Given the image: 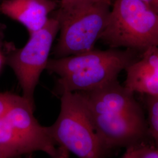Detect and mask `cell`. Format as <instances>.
I'll return each instance as SVG.
<instances>
[{
	"instance_id": "cell-1",
	"label": "cell",
	"mask_w": 158,
	"mask_h": 158,
	"mask_svg": "<svg viewBox=\"0 0 158 158\" xmlns=\"http://www.w3.org/2000/svg\"><path fill=\"white\" fill-rule=\"evenodd\" d=\"M77 92L108 151L141 144L149 135L147 119L135 93L118 80L95 90Z\"/></svg>"
},
{
	"instance_id": "cell-2",
	"label": "cell",
	"mask_w": 158,
	"mask_h": 158,
	"mask_svg": "<svg viewBox=\"0 0 158 158\" xmlns=\"http://www.w3.org/2000/svg\"><path fill=\"white\" fill-rule=\"evenodd\" d=\"M139 53L125 49L93 50L76 55L49 60L46 69L57 74L55 93L93 90L118 80L139 57Z\"/></svg>"
},
{
	"instance_id": "cell-3",
	"label": "cell",
	"mask_w": 158,
	"mask_h": 158,
	"mask_svg": "<svg viewBox=\"0 0 158 158\" xmlns=\"http://www.w3.org/2000/svg\"><path fill=\"white\" fill-rule=\"evenodd\" d=\"M110 48L143 53L158 46V15L141 0H112L100 40Z\"/></svg>"
},
{
	"instance_id": "cell-4",
	"label": "cell",
	"mask_w": 158,
	"mask_h": 158,
	"mask_svg": "<svg viewBox=\"0 0 158 158\" xmlns=\"http://www.w3.org/2000/svg\"><path fill=\"white\" fill-rule=\"evenodd\" d=\"M111 5L104 2H82L59 6L52 13L60 25V36L52 54L60 58L94 49L110 14Z\"/></svg>"
},
{
	"instance_id": "cell-5",
	"label": "cell",
	"mask_w": 158,
	"mask_h": 158,
	"mask_svg": "<svg viewBox=\"0 0 158 158\" xmlns=\"http://www.w3.org/2000/svg\"><path fill=\"white\" fill-rule=\"evenodd\" d=\"M61 107L55 123L47 127L59 146L79 158H105L108 151L97 135L84 100L77 92L60 96Z\"/></svg>"
},
{
	"instance_id": "cell-6",
	"label": "cell",
	"mask_w": 158,
	"mask_h": 158,
	"mask_svg": "<svg viewBox=\"0 0 158 158\" xmlns=\"http://www.w3.org/2000/svg\"><path fill=\"white\" fill-rule=\"evenodd\" d=\"M34 108L22 96L0 119V147L9 158L36 151L55 155L56 144L34 117Z\"/></svg>"
},
{
	"instance_id": "cell-7",
	"label": "cell",
	"mask_w": 158,
	"mask_h": 158,
	"mask_svg": "<svg viewBox=\"0 0 158 158\" xmlns=\"http://www.w3.org/2000/svg\"><path fill=\"white\" fill-rule=\"evenodd\" d=\"M59 29V21L51 14L43 28L29 35L25 45L12 51L6 57V64L14 71L23 90L22 96L34 108L35 90L41 74L46 69Z\"/></svg>"
},
{
	"instance_id": "cell-8",
	"label": "cell",
	"mask_w": 158,
	"mask_h": 158,
	"mask_svg": "<svg viewBox=\"0 0 158 158\" xmlns=\"http://www.w3.org/2000/svg\"><path fill=\"white\" fill-rule=\"evenodd\" d=\"M59 6L57 0H3L0 13L22 24L31 35L45 26Z\"/></svg>"
},
{
	"instance_id": "cell-9",
	"label": "cell",
	"mask_w": 158,
	"mask_h": 158,
	"mask_svg": "<svg viewBox=\"0 0 158 158\" xmlns=\"http://www.w3.org/2000/svg\"><path fill=\"white\" fill-rule=\"evenodd\" d=\"M124 85L134 93L158 98V46L142 53L126 69Z\"/></svg>"
},
{
	"instance_id": "cell-10",
	"label": "cell",
	"mask_w": 158,
	"mask_h": 158,
	"mask_svg": "<svg viewBox=\"0 0 158 158\" xmlns=\"http://www.w3.org/2000/svg\"><path fill=\"white\" fill-rule=\"evenodd\" d=\"M145 103L149 135L152 138L155 147L158 148V98L145 96Z\"/></svg>"
},
{
	"instance_id": "cell-11",
	"label": "cell",
	"mask_w": 158,
	"mask_h": 158,
	"mask_svg": "<svg viewBox=\"0 0 158 158\" xmlns=\"http://www.w3.org/2000/svg\"><path fill=\"white\" fill-rule=\"evenodd\" d=\"M21 97L10 92L0 93V119Z\"/></svg>"
},
{
	"instance_id": "cell-12",
	"label": "cell",
	"mask_w": 158,
	"mask_h": 158,
	"mask_svg": "<svg viewBox=\"0 0 158 158\" xmlns=\"http://www.w3.org/2000/svg\"><path fill=\"white\" fill-rule=\"evenodd\" d=\"M136 158H158V148L149 147L144 143L138 145Z\"/></svg>"
},
{
	"instance_id": "cell-13",
	"label": "cell",
	"mask_w": 158,
	"mask_h": 158,
	"mask_svg": "<svg viewBox=\"0 0 158 158\" xmlns=\"http://www.w3.org/2000/svg\"><path fill=\"white\" fill-rule=\"evenodd\" d=\"M82 2H104L112 5V0H60L59 6H69Z\"/></svg>"
},
{
	"instance_id": "cell-14",
	"label": "cell",
	"mask_w": 158,
	"mask_h": 158,
	"mask_svg": "<svg viewBox=\"0 0 158 158\" xmlns=\"http://www.w3.org/2000/svg\"><path fill=\"white\" fill-rule=\"evenodd\" d=\"M138 146V145L126 148V151L121 158H136Z\"/></svg>"
},
{
	"instance_id": "cell-15",
	"label": "cell",
	"mask_w": 158,
	"mask_h": 158,
	"mask_svg": "<svg viewBox=\"0 0 158 158\" xmlns=\"http://www.w3.org/2000/svg\"><path fill=\"white\" fill-rule=\"evenodd\" d=\"M70 152L65 148L59 146L57 148V151L55 155L52 158H69Z\"/></svg>"
},
{
	"instance_id": "cell-16",
	"label": "cell",
	"mask_w": 158,
	"mask_h": 158,
	"mask_svg": "<svg viewBox=\"0 0 158 158\" xmlns=\"http://www.w3.org/2000/svg\"><path fill=\"white\" fill-rule=\"evenodd\" d=\"M158 15V0H141Z\"/></svg>"
},
{
	"instance_id": "cell-17",
	"label": "cell",
	"mask_w": 158,
	"mask_h": 158,
	"mask_svg": "<svg viewBox=\"0 0 158 158\" xmlns=\"http://www.w3.org/2000/svg\"><path fill=\"white\" fill-rule=\"evenodd\" d=\"M0 158H9L1 147H0Z\"/></svg>"
},
{
	"instance_id": "cell-18",
	"label": "cell",
	"mask_w": 158,
	"mask_h": 158,
	"mask_svg": "<svg viewBox=\"0 0 158 158\" xmlns=\"http://www.w3.org/2000/svg\"><path fill=\"white\" fill-rule=\"evenodd\" d=\"M1 56L0 55V66H1Z\"/></svg>"
}]
</instances>
